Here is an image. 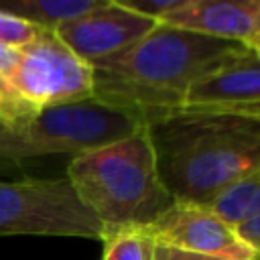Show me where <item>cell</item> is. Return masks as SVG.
Segmentation results:
<instances>
[{
  "label": "cell",
  "mask_w": 260,
  "mask_h": 260,
  "mask_svg": "<svg viewBox=\"0 0 260 260\" xmlns=\"http://www.w3.org/2000/svg\"><path fill=\"white\" fill-rule=\"evenodd\" d=\"M18 55H20V49H14V47H8V45H0V75L8 79V75L12 73L16 61H18Z\"/></svg>",
  "instance_id": "ac0fdd59"
},
{
  "label": "cell",
  "mask_w": 260,
  "mask_h": 260,
  "mask_svg": "<svg viewBox=\"0 0 260 260\" xmlns=\"http://www.w3.org/2000/svg\"><path fill=\"white\" fill-rule=\"evenodd\" d=\"M142 126V120L132 112L93 95L51 106L18 128L6 130L0 126V162H22L53 154L75 156L120 140Z\"/></svg>",
  "instance_id": "277c9868"
},
{
  "label": "cell",
  "mask_w": 260,
  "mask_h": 260,
  "mask_svg": "<svg viewBox=\"0 0 260 260\" xmlns=\"http://www.w3.org/2000/svg\"><path fill=\"white\" fill-rule=\"evenodd\" d=\"M152 260H203V256L183 252V250H177V248H171V246H165V244H156Z\"/></svg>",
  "instance_id": "e0dca14e"
},
{
  "label": "cell",
  "mask_w": 260,
  "mask_h": 260,
  "mask_svg": "<svg viewBox=\"0 0 260 260\" xmlns=\"http://www.w3.org/2000/svg\"><path fill=\"white\" fill-rule=\"evenodd\" d=\"M207 207L230 228L260 213V169L219 189Z\"/></svg>",
  "instance_id": "8fae6325"
},
{
  "label": "cell",
  "mask_w": 260,
  "mask_h": 260,
  "mask_svg": "<svg viewBox=\"0 0 260 260\" xmlns=\"http://www.w3.org/2000/svg\"><path fill=\"white\" fill-rule=\"evenodd\" d=\"M14 93L35 112L93 95V67L77 57L51 28L20 47L8 75Z\"/></svg>",
  "instance_id": "8992f818"
},
{
  "label": "cell",
  "mask_w": 260,
  "mask_h": 260,
  "mask_svg": "<svg viewBox=\"0 0 260 260\" xmlns=\"http://www.w3.org/2000/svg\"><path fill=\"white\" fill-rule=\"evenodd\" d=\"M156 244H165L203 258L219 260H258V250L250 248L234 230L223 223L207 205L173 201L152 223Z\"/></svg>",
  "instance_id": "52a82bcc"
},
{
  "label": "cell",
  "mask_w": 260,
  "mask_h": 260,
  "mask_svg": "<svg viewBox=\"0 0 260 260\" xmlns=\"http://www.w3.org/2000/svg\"><path fill=\"white\" fill-rule=\"evenodd\" d=\"M106 0H0V10L12 12L24 20H30L43 28H57L98 6Z\"/></svg>",
  "instance_id": "7c38bea8"
},
{
  "label": "cell",
  "mask_w": 260,
  "mask_h": 260,
  "mask_svg": "<svg viewBox=\"0 0 260 260\" xmlns=\"http://www.w3.org/2000/svg\"><path fill=\"white\" fill-rule=\"evenodd\" d=\"M244 51L232 41L156 22L130 47L91 61L93 98L132 112L146 126L177 112L191 81Z\"/></svg>",
  "instance_id": "6da1fadb"
},
{
  "label": "cell",
  "mask_w": 260,
  "mask_h": 260,
  "mask_svg": "<svg viewBox=\"0 0 260 260\" xmlns=\"http://www.w3.org/2000/svg\"><path fill=\"white\" fill-rule=\"evenodd\" d=\"M0 236H65L100 240L102 225L65 177L0 181Z\"/></svg>",
  "instance_id": "5b68a950"
},
{
  "label": "cell",
  "mask_w": 260,
  "mask_h": 260,
  "mask_svg": "<svg viewBox=\"0 0 260 260\" xmlns=\"http://www.w3.org/2000/svg\"><path fill=\"white\" fill-rule=\"evenodd\" d=\"M156 22L260 51V0H189Z\"/></svg>",
  "instance_id": "30bf717a"
},
{
  "label": "cell",
  "mask_w": 260,
  "mask_h": 260,
  "mask_svg": "<svg viewBox=\"0 0 260 260\" xmlns=\"http://www.w3.org/2000/svg\"><path fill=\"white\" fill-rule=\"evenodd\" d=\"M232 230L238 236V240H242L244 244H248L250 248L260 252V213L244 219L242 223L234 225Z\"/></svg>",
  "instance_id": "2e32d148"
},
{
  "label": "cell",
  "mask_w": 260,
  "mask_h": 260,
  "mask_svg": "<svg viewBox=\"0 0 260 260\" xmlns=\"http://www.w3.org/2000/svg\"><path fill=\"white\" fill-rule=\"evenodd\" d=\"M45 28L24 20L12 12L0 10V45H8L14 49H20L24 45H28L30 41H35Z\"/></svg>",
  "instance_id": "5bb4252c"
},
{
  "label": "cell",
  "mask_w": 260,
  "mask_h": 260,
  "mask_svg": "<svg viewBox=\"0 0 260 260\" xmlns=\"http://www.w3.org/2000/svg\"><path fill=\"white\" fill-rule=\"evenodd\" d=\"M65 179L100 221L102 234L126 225H150L173 203L158 177L146 126L71 156Z\"/></svg>",
  "instance_id": "3957f363"
},
{
  "label": "cell",
  "mask_w": 260,
  "mask_h": 260,
  "mask_svg": "<svg viewBox=\"0 0 260 260\" xmlns=\"http://www.w3.org/2000/svg\"><path fill=\"white\" fill-rule=\"evenodd\" d=\"M203 260H219V258H203Z\"/></svg>",
  "instance_id": "d6986e66"
},
{
  "label": "cell",
  "mask_w": 260,
  "mask_h": 260,
  "mask_svg": "<svg viewBox=\"0 0 260 260\" xmlns=\"http://www.w3.org/2000/svg\"><path fill=\"white\" fill-rule=\"evenodd\" d=\"M179 110L260 120V51L246 49L191 81Z\"/></svg>",
  "instance_id": "ba28073f"
},
{
  "label": "cell",
  "mask_w": 260,
  "mask_h": 260,
  "mask_svg": "<svg viewBox=\"0 0 260 260\" xmlns=\"http://www.w3.org/2000/svg\"><path fill=\"white\" fill-rule=\"evenodd\" d=\"M154 26V18L108 2L53 30L77 57L91 63L130 47Z\"/></svg>",
  "instance_id": "9c48e42d"
},
{
  "label": "cell",
  "mask_w": 260,
  "mask_h": 260,
  "mask_svg": "<svg viewBox=\"0 0 260 260\" xmlns=\"http://www.w3.org/2000/svg\"><path fill=\"white\" fill-rule=\"evenodd\" d=\"M102 260H152L156 240L150 225H126L102 234Z\"/></svg>",
  "instance_id": "4fadbf2b"
},
{
  "label": "cell",
  "mask_w": 260,
  "mask_h": 260,
  "mask_svg": "<svg viewBox=\"0 0 260 260\" xmlns=\"http://www.w3.org/2000/svg\"><path fill=\"white\" fill-rule=\"evenodd\" d=\"M158 177L173 201L207 205L228 183L260 169V120L177 110L146 124Z\"/></svg>",
  "instance_id": "7a4b0ae2"
},
{
  "label": "cell",
  "mask_w": 260,
  "mask_h": 260,
  "mask_svg": "<svg viewBox=\"0 0 260 260\" xmlns=\"http://www.w3.org/2000/svg\"><path fill=\"white\" fill-rule=\"evenodd\" d=\"M106 2L116 4V6H122V8L132 10L136 14H142V16H148V18L158 20L160 16L169 14L171 10L183 6L189 0H106Z\"/></svg>",
  "instance_id": "9a60e30c"
}]
</instances>
